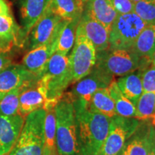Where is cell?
Listing matches in <instances>:
<instances>
[{"label": "cell", "instance_id": "obj_38", "mask_svg": "<svg viewBox=\"0 0 155 155\" xmlns=\"http://www.w3.org/2000/svg\"><path fill=\"white\" fill-rule=\"evenodd\" d=\"M152 121H155V114H154V117H153V119H152Z\"/></svg>", "mask_w": 155, "mask_h": 155}, {"label": "cell", "instance_id": "obj_32", "mask_svg": "<svg viewBox=\"0 0 155 155\" xmlns=\"http://www.w3.org/2000/svg\"><path fill=\"white\" fill-rule=\"evenodd\" d=\"M10 52L0 49V72L13 64Z\"/></svg>", "mask_w": 155, "mask_h": 155}, {"label": "cell", "instance_id": "obj_29", "mask_svg": "<svg viewBox=\"0 0 155 155\" xmlns=\"http://www.w3.org/2000/svg\"><path fill=\"white\" fill-rule=\"evenodd\" d=\"M134 12L147 25H155V0H140L136 2Z\"/></svg>", "mask_w": 155, "mask_h": 155}, {"label": "cell", "instance_id": "obj_26", "mask_svg": "<svg viewBox=\"0 0 155 155\" xmlns=\"http://www.w3.org/2000/svg\"><path fill=\"white\" fill-rule=\"evenodd\" d=\"M108 89L114 101L116 114L122 117L136 118V106L124 96L116 81H112Z\"/></svg>", "mask_w": 155, "mask_h": 155}, {"label": "cell", "instance_id": "obj_30", "mask_svg": "<svg viewBox=\"0 0 155 155\" xmlns=\"http://www.w3.org/2000/svg\"><path fill=\"white\" fill-rule=\"evenodd\" d=\"M141 81L144 92L155 94V66L152 63L143 70Z\"/></svg>", "mask_w": 155, "mask_h": 155}, {"label": "cell", "instance_id": "obj_5", "mask_svg": "<svg viewBox=\"0 0 155 155\" xmlns=\"http://www.w3.org/2000/svg\"><path fill=\"white\" fill-rule=\"evenodd\" d=\"M152 62L139 57L130 50L108 49L96 52L95 66L112 76H124L138 69L145 68Z\"/></svg>", "mask_w": 155, "mask_h": 155}, {"label": "cell", "instance_id": "obj_11", "mask_svg": "<svg viewBox=\"0 0 155 155\" xmlns=\"http://www.w3.org/2000/svg\"><path fill=\"white\" fill-rule=\"evenodd\" d=\"M62 20L63 19L48 8L45 13L31 29L23 48L29 51L47 43L53 38L58 25Z\"/></svg>", "mask_w": 155, "mask_h": 155}, {"label": "cell", "instance_id": "obj_25", "mask_svg": "<svg viewBox=\"0 0 155 155\" xmlns=\"http://www.w3.org/2000/svg\"><path fill=\"white\" fill-rule=\"evenodd\" d=\"M81 18L65 20L58 35L55 52L68 55L72 50L75 44L77 28Z\"/></svg>", "mask_w": 155, "mask_h": 155}, {"label": "cell", "instance_id": "obj_24", "mask_svg": "<svg viewBox=\"0 0 155 155\" xmlns=\"http://www.w3.org/2000/svg\"><path fill=\"white\" fill-rule=\"evenodd\" d=\"M88 108L91 111L102 114L111 119L117 115L114 101L108 88L99 89L92 95Z\"/></svg>", "mask_w": 155, "mask_h": 155}, {"label": "cell", "instance_id": "obj_28", "mask_svg": "<svg viewBox=\"0 0 155 155\" xmlns=\"http://www.w3.org/2000/svg\"><path fill=\"white\" fill-rule=\"evenodd\" d=\"M28 87H20L9 92L0 101V114L5 116H14L18 114L19 101L20 94Z\"/></svg>", "mask_w": 155, "mask_h": 155}, {"label": "cell", "instance_id": "obj_39", "mask_svg": "<svg viewBox=\"0 0 155 155\" xmlns=\"http://www.w3.org/2000/svg\"><path fill=\"white\" fill-rule=\"evenodd\" d=\"M84 1H85V0H84Z\"/></svg>", "mask_w": 155, "mask_h": 155}, {"label": "cell", "instance_id": "obj_4", "mask_svg": "<svg viewBox=\"0 0 155 155\" xmlns=\"http://www.w3.org/2000/svg\"><path fill=\"white\" fill-rule=\"evenodd\" d=\"M45 119L42 108L27 116L17 142L6 155H43Z\"/></svg>", "mask_w": 155, "mask_h": 155}, {"label": "cell", "instance_id": "obj_2", "mask_svg": "<svg viewBox=\"0 0 155 155\" xmlns=\"http://www.w3.org/2000/svg\"><path fill=\"white\" fill-rule=\"evenodd\" d=\"M38 84L45 96V102L57 104L72 84L68 55L55 52L46 63L40 75Z\"/></svg>", "mask_w": 155, "mask_h": 155}, {"label": "cell", "instance_id": "obj_19", "mask_svg": "<svg viewBox=\"0 0 155 155\" xmlns=\"http://www.w3.org/2000/svg\"><path fill=\"white\" fill-rule=\"evenodd\" d=\"M45 96L40 86H35L25 89L20 94L19 101L18 114L25 119L29 114L43 107Z\"/></svg>", "mask_w": 155, "mask_h": 155}, {"label": "cell", "instance_id": "obj_31", "mask_svg": "<svg viewBox=\"0 0 155 155\" xmlns=\"http://www.w3.org/2000/svg\"><path fill=\"white\" fill-rule=\"evenodd\" d=\"M118 15L134 12V3L131 0H108Z\"/></svg>", "mask_w": 155, "mask_h": 155}, {"label": "cell", "instance_id": "obj_8", "mask_svg": "<svg viewBox=\"0 0 155 155\" xmlns=\"http://www.w3.org/2000/svg\"><path fill=\"white\" fill-rule=\"evenodd\" d=\"M139 124L140 121L136 118L118 115L111 118L107 137L96 155H117Z\"/></svg>", "mask_w": 155, "mask_h": 155}, {"label": "cell", "instance_id": "obj_34", "mask_svg": "<svg viewBox=\"0 0 155 155\" xmlns=\"http://www.w3.org/2000/svg\"><path fill=\"white\" fill-rule=\"evenodd\" d=\"M147 155H155V136L153 139L152 145H151L150 150H149L148 154Z\"/></svg>", "mask_w": 155, "mask_h": 155}, {"label": "cell", "instance_id": "obj_35", "mask_svg": "<svg viewBox=\"0 0 155 155\" xmlns=\"http://www.w3.org/2000/svg\"><path fill=\"white\" fill-rule=\"evenodd\" d=\"M152 64L155 66V51H154V55H153V57L152 59Z\"/></svg>", "mask_w": 155, "mask_h": 155}, {"label": "cell", "instance_id": "obj_7", "mask_svg": "<svg viewBox=\"0 0 155 155\" xmlns=\"http://www.w3.org/2000/svg\"><path fill=\"white\" fill-rule=\"evenodd\" d=\"M69 57L72 84L86 76L96 62V50L92 42L77 28L76 38Z\"/></svg>", "mask_w": 155, "mask_h": 155}, {"label": "cell", "instance_id": "obj_1", "mask_svg": "<svg viewBox=\"0 0 155 155\" xmlns=\"http://www.w3.org/2000/svg\"><path fill=\"white\" fill-rule=\"evenodd\" d=\"M72 102L80 155H96L108 135L111 118L91 111L83 101Z\"/></svg>", "mask_w": 155, "mask_h": 155}, {"label": "cell", "instance_id": "obj_6", "mask_svg": "<svg viewBox=\"0 0 155 155\" xmlns=\"http://www.w3.org/2000/svg\"><path fill=\"white\" fill-rule=\"evenodd\" d=\"M147 25L135 12L118 15L108 30L110 49L131 50Z\"/></svg>", "mask_w": 155, "mask_h": 155}, {"label": "cell", "instance_id": "obj_12", "mask_svg": "<svg viewBox=\"0 0 155 155\" xmlns=\"http://www.w3.org/2000/svg\"><path fill=\"white\" fill-rule=\"evenodd\" d=\"M65 22V20L63 19L59 23L53 38L49 42L29 50L23 57L21 65L31 73L40 77L46 63L49 61L50 57L55 53L58 35Z\"/></svg>", "mask_w": 155, "mask_h": 155}, {"label": "cell", "instance_id": "obj_21", "mask_svg": "<svg viewBox=\"0 0 155 155\" xmlns=\"http://www.w3.org/2000/svg\"><path fill=\"white\" fill-rule=\"evenodd\" d=\"M84 3V0H51L48 9L64 20H73L81 18Z\"/></svg>", "mask_w": 155, "mask_h": 155}, {"label": "cell", "instance_id": "obj_16", "mask_svg": "<svg viewBox=\"0 0 155 155\" xmlns=\"http://www.w3.org/2000/svg\"><path fill=\"white\" fill-rule=\"evenodd\" d=\"M78 29L92 42L96 52L109 48L108 29L85 12H83Z\"/></svg>", "mask_w": 155, "mask_h": 155}, {"label": "cell", "instance_id": "obj_17", "mask_svg": "<svg viewBox=\"0 0 155 155\" xmlns=\"http://www.w3.org/2000/svg\"><path fill=\"white\" fill-rule=\"evenodd\" d=\"M25 41L19 25L12 15H0V49L11 51L13 46L23 48Z\"/></svg>", "mask_w": 155, "mask_h": 155}, {"label": "cell", "instance_id": "obj_13", "mask_svg": "<svg viewBox=\"0 0 155 155\" xmlns=\"http://www.w3.org/2000/svg\"><path fill=\"white\" fill-rule=\"evenodd\" d=\"M155 136L148 121H140L136 131L128 138L117 155H147Z\"/></svg>", "mask_w": 155, "mask_h": 155}, {"label": "cell", "instance_id": "obj_36", "mask_svg": "<svg viewBox=\"0 0 155 155\" xmlns=\"http://www.w3.org/2000/svg\"><path fill=\"white\" fill-rule=\"evenodd\" d=\"M152 125L154 126V128H155V121H152Z\"/></svg>", "mask_w": 155, "mask_h": 155}, {"label": "cell", "instance_id": "obj_14", "mask_svg": "<svg viewBox=\"0 0 155 155\" xmlns=\"http://www.w3.org/2000/svg\"><path fill=\"white\" fill-rule=\"evenodd\" d=\"M50 1L51 0H19V27L24 41L31 29L47 11Z\"/></svg>", "mask_w": 155, "mask_h": 155}, {"label": "cell", "instance_id": "obj_15", "mask_svg": "<svg viewBox=\"0 0 155 155\" xmlns=\"http://www.w3.org/2000/svg\"><path fill=\"white\" fill-rule=\"evenodd\" d=\"M25 120L19 114L5 116L0 114V155L7 154L15 146Z\"/></svg>", "mask_w": 155, "mask_h": 155}, {"label": "cell", "instance_id": "obj_9", "mask_svg": "<svg viewBox=\"0 0 155 155\" xmlns=\"http://www.w3.org/2000/svg\"><path fill=\"white\" fill-rule=\"evenodd\" d=\"M114 76L95 66L92 71L81 80L74 83L71 91L68 92L71 100H81L89 104L92 95L99 89L109 86Z\"/></svg>", "mask_w": 155, "mask_h": 155}, {"label": "cell", "instance_id": "obj_22", "mask_svg": "<svg viewBox=\"0 0 155 155\" xmlns=\"http://www.w3.org/2000/svg\"><path fill=\"white\" fill-rule=\"evenodd\" d=\"M55 105L45 104V142L43 155H58L56 149V119Z\"/></svg>", "mask_w": 155, "mask_h": 155}, {"label": "cell", "instance_id": "obj_27", "mask_svg": "<svg viewBox=\"0 0 155 155\" xmlns=\"http://www.w3.org/2000/svg\"><path fill=\"white\" fill-rule=\"evenodd\" d=\"M136 119L139 121L152 120L155 114V94L143 92L136 105Z\"/></svg>", "mask_w": 155, "mask_h": 155}, {"label": "cell", "instance_id": "obj_3", "mask_svg": "<svg viewBox=\"0 0 155 155\" xmlns=\"http://www.w3.org/2000/svg\"><path fill=\"white\" fill-rule=\"evenodd\" d=\"M58 155H80L73 102L65 93L55 106Z\"/></svg>", "mask_w": 155, "mask_h": 155}, {"label": "cell", "instance_id": "obj_23", "mask_svg": "<svg viewBox=\"0 0 155 155\" xmlns=\"http://www.w3.org/2000/svg\"><path fill=\"white\" fill-rule=\"evenodd\" d=\"M130 50L152 62L155 51V25H147L141 31Z\"/></svg>", "mask_w": 155, "mask_h": 155}, {"label": "cell", "instance_id": "obj_20", "mask_svg": "<svg viewBox=\"0 0 155 155\" xmlns=\"http://www.w3.org/2000/svg\"><path fill=\"white\" fill-rule=\"evenodd\" d=\"M143 68L138 69L129 74L120 77L116 81L118 87L126 98L136 106L143 91L141 75Z\"/></svg>", "mask_w": 155, "mask_h": 155}, {"label": "cell", "instance_id": "obj_33", "mask_svg": "<svg viewBox=\"0 0 155 155\" xmlns=\"http://www.w3.org/2000/svg\"><path fill=\"white\" fill-rule=\"evenodd\" d=\"M12 15L10 7L6 0H0V15Z\"/></svg>", "mask_w": 155, "mask_h": 155}, {"label": "cell", "instance_id": "obj_10", "mask_svg": "<svg viewBox=\"0 0 155 155\" xmlns=\"http://www.w3.org/2000/svg\"><path fill=\"white\" fill-rule=\"evenodd\" d=\"M40 77L22 65L12 64L0 72V101L15 89L35 86Z\"/></svg>", "mask_w": 155, "mask_h": 155}, {"label": "cell", "instance_id": "obj_18", "mask_svg": "<svg viewBox=\"0 0 155 155\" xmlns=\"http://www.w3.org/2000/svg\"><path fill=\"white\" fill-rule=\"evenodd\" d=\"M83 12L109 30L118 15L108 0H85Z\"/></svg>", "mask_w": 155, "mask_h": 155}, {"label": "cell", "instance_id": "obj_37", "mask_svg": "<svg viewBox=\"0 0 155 155\" xmlns=\"http://www.w3.org/2000/svg\"><path fill=\"white\" fill-rule=\"evenodd\" d=\"M131 1H132L134 3H136V2H139V1H140V0H131Z\"/></svg>", "mask_w": 155, "mask_h": 155}]
</instances>
